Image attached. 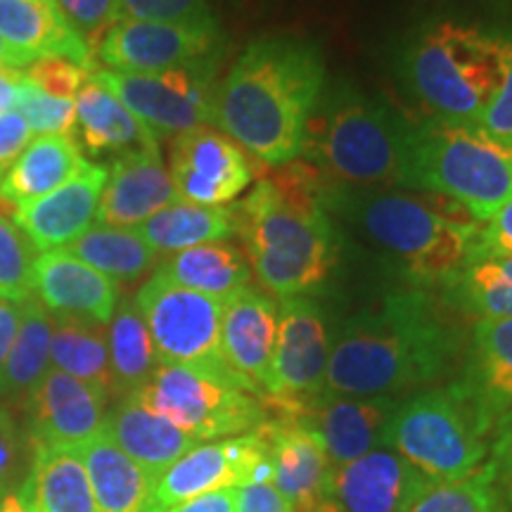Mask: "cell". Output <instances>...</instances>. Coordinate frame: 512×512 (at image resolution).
Listing matches in <instances>:
<instances>
[{"label": "cell", "mask_w": 512, "mask_h": 512, "mask_svg": "<svg viewBox=\"0 0 512 512\" xmlns=\"http://www.w3.org/2000/svg\"><path fill=\"white\" fill-rule=\"evenodd\" d=\"M325 93V62L297 38L249 43L216 83V131L264 166H287L304 152L306 133Z\"/></svg>", "instance_id": "obj_1"}, {"label": "cell", "mask_w": 512, "mask_h": 512, "mask_svg": "<svg viewBox=\"0 0 512 512\" xmlns=\"http://www.w3.org/2000/svg\"><path fill=\"white\" fill-rule=\"evenodd\" d=\"M456 351V332L425 294H389L380 309L351 320L330 347L325 392L394 399L446 375Z\"/></svg>", "instance_id": "obj_2"}, {"label": "cell", "mask_w": 512, "mask_h": 512, "mask_svg": "<svg viewBox=\"0 0 512 512\" xmlns=\"http://www.w3.org/2000/svg\"><path fill=\"white\" fill-rule=\"evenodd\" d=\"M238 235L259 283L280 299L306 297L335 266V230L309 171L259 181L235 204Z\"/></svg>", "instance_id": "obj_3"}, {"label": "cell", "mask_w": 512, "mask_h": 512, "mask_svg": "<svg viewBox=\"0 0 512 512\" xmlns=\"http://www.w3.org/2000/svg\"><path fill=\"white\" fill-rule=\"evenodd\" d=\"M342 202L370 242L399 259L420 285H451L482 235V223L441 195L425 202L403 192H370Z\"/></svg>", "instance_id": "obj_4"}, {"label": "cell", "mask_w": 512, "mask_h": 512, "mask_svg": "<svg viewBox=\"0 0 512 512\" xmlns=\"http://www.w3.org/2000/svg\"><path fill=\"white\" fill-rule=\"evenodd\" d=\"M413 121L354 88L323 93L302 155L325 174L354 185H403L411 157Z\"/></svg>", "instance_id": "obj_5"}, {"label": "cell", "mask_w": 512, "mask_h": 512, "mask_svg": "<svg viewBox=\"0 0 512 512\" xmlns=\"http://www.w3.org/2000/svg\"><path fill=\"white\" fill-rule=\"evenodd\" d=\"M403 188L446 197L486 223L512 197V145L472 124L413 121Z\"/></svg>", "instance_id": "obj_6"}, {"label": "cell", "mask_w": 512, "mask_h": 512, "mask_svg": "<svg viewBox=\"0 0 512 512\" xmlns=\"http://www.w3.org/2000/svg\"><path fill=\"white\" fill-rule=\"evenodd\" d=\"M505 41L453 22L427 27L406 50L403 76L434 119L479 126L503 81Z\"/></svg>", "instance_id": "obj_7"}, {"label": "cell", "mask_w": 512, "mask_h": 512, "mask_svg": "<svg viewBox=\"0 0 512 512\" xmlns=\"http://www.w3.org/2000/svg\"><path fill=\"white\" fill-rule=\"evenodd\" d=\"M491 430L496 420L463 380L399 401L387 446L432 482H453L484 463Z\"/></svg>", "instance_id": "obj_8"}, {"label": "cell", "mask_w": 512, "mask_h": 512, "mask_svg": "<svg viewBox=\"0 0 512 512\" xmlns=\"http://www.w3.org/2000/svg\"><path fill=\"white\" fill-rule=\"evenodd\" d=\"M136 306L150 330L159 366L202 370L209 375L228 377L249 389L223 361L221 299L188 290L171 280L162 268H157L152 278L138 290Z\"/></svg>", "instance_id": "obj_9"}, {"label": "cell", "mask_w": 512, "mask_h": 512, "mask_svg": "<svg viewBox=\"0 0 512 512\" xmlns=\"http://www.w3.org/2000/svg\"><path fill=\"white\" fill-rule=\"evenodd\" d=\"M138 399L200 441L240 437L268 420L264 401L240 382L183 366H159Z\"/></svg>", "instance_id": "obj_10"}, {"label": "cell", "mask_w": 512, "mask_h": 512, "mask_svg": "<svg viewBox=\"0 0 512 512\" xmlns=\"http://www.w3.org/2000/svg\"><path fill=\"white\" fill-rule=\"evenodd\" d=\"M223 31L216 17L197 22L119 19L100 38L95 55L110 72L159 74L171 69H216Z\"/></svg>", "instance_id": "obj_11"}, {"label": "cell", "mask_w": 512, "mask_h": 512, "mask_svg": "<svg viewBox=\"0 0 512 512\" xmlns=\"http://www.w3.org/2000/svg\"><path fill=\"white\" fill-rule=\"evenodd\" d=\"M330 339L323 313L309 297L280 299L278 335L271 377L264 394L266 411L275 418H297L325 392Z\"/></svg>", "instance_id": "obj_12"}, {"label": "cell", "mask_w": 512, "mask_h": 512, "mask_svg": "<svg viewBox=\"0 0 512 512\" xmlns=\"http://www.w3.org/2000/svg\"><path fill=\"white\" fill-rule=\"evenodd\" d=\"M216 69H171L159 74H124L95 67L91 76L124 102L157 140L176 138L214 121Z\"/></svg>", "instance_id": "obj_13"}, {"label": "cell", "mask_w": 512, "mask_h": 512, "mask_svg": "<svg viewBox=\"0 0 512 512\" xmlns=\"http://www.w3.org/2000/svg\"><path fill=\"white\" fill-rule=\"evenodd\" d=\"M169 174L178 202L226 207L249 190L252 157L214 126H197L171 140Z\"/></svg>", "instance_id": "obj_14"}, {"label": "cell", "mask_w": 512, "mask_h": 512, "mask_svg": "<svg viewBox=\"0 0 512 512\" xmlns=\"http://www.w3.org/2000/svg\"><path fill=\"white\" fill-rule=\"evenodd\" d=\"M247 482H273L271 451L259 427L240 437L200 444L176 460L157 484L166 510L195 496L238 489Z\"/></svg>", "instance_id": "obj_15"}, {"label": "cell", "mask_w": 512, "mask_h": 512, "mask_svg": "<svg viewBox=\"0 0 512 512\" xmlns=\"http://www.w3.org/2000/svg\"><path fill=\"white\" fill-rule=\"evenodd\" d=\"M432 479L394 448L382 446L332 470L318 512H408Z\"/></svg>", "instance_id": "obj_16"}, {"label": "cell", "mask_w": 512, "mask_h": 512, "mask_svg": "<svg viewBox=\"0 0 512 512\" xmlns=\"http://www.w3.org/2000/svg\"><path fill=\"white\" fill-rule=\"evenodd\" d=\"M107 401L105 389L50 368L24 399L29 439L79 448L105 427Z\"/></svg>", "instance_id": "obj_17"}, {"label": "cell", "mask_w": 512, "mask_h": 512, "mask_svg": "<svg viewBox=\"0 0 512 512\" xmlns=\"http://www.w3.org/2000/svg\"><path fill=\"white\" fill-rule=\"evenodd\" d=\"M399 401L392 396H339L323 392L297 415L328 453L332 467L347 465L375 448L387 446Z\"/></svg>", "instance_id": "obj_18"}, {"label": "cell", "mask_w": 512, "mask_h": 512, "mask_svg": "<svg viewBox=\"0 0 512 512\" xmlns=\"http://www.w3.org/2000/svg\"><path fill=\"white\" fill-rule=\"evenodd\" d=\"M278 335V304L266 292L242 287L223 302L221 354L226 366L264 399Z\"/></svg>", "instance_id": "obj_19"}, {"label": "cell", "mask_w": 512, "mask_h": 512, "mask_svg": "<svg viewBox=\"0 0 512 512\" xmlns=\"http://www.w3.org/2000/svg\"><path fill=\"white\" fill-rule=\"evenodd\" d=\"M176 202L178 195L162 152L159 147H143L114 157L95 221L112 228H138Z\"/></svg>", "instance_id": "obj_20"}, {"label": "cell", "mask_w": 512, "mask_h": 512, "mask_svg": "<svg viewBox=\"0 0 512 512\" xmlns=\"http://www.w3.org/2000/svg\"><path fill=\"white\" fill-rule=\"evenodd\" d=\"M34 292L50 316L110 325L119 306V287L112 278L83 264L67 249L43 252L34 264Z\"/></svg>", "instance_id": "obj_21"}, {"label": "cell", "mask_w": 512, "mask_h": 512, "mask_svg": "<svg viewBox=\"0 0 512 512\" xmlns=\"http://www.w3.org/2000/svg\"><path fill=\"white\" fill-rule=\"evenodd\" d=\"M105 181V166L88 162L72 181L27 207L15 209L12 221L27 235L36 252L64 249L93 226Z\"/></svg>", "instance_id": "obj_22"}, {"label": "cell", "mask_w": 512, "mask_h": 512, "mask_svg": "<svg viewBox=\"0 0 512 512\" xmlns=\"http://www.w3.org/2000/svg\"><path fill=\"white\" fill-rule=\"evenodd\" d=\"M259 430L271 451L275 489L294 512H318L335 470L320 441L290 418H268Z\"/></svg>", "instance_id": "obj_23"}, {"label": "cell", "mask_w": 512, "mask_h": 512, "mask_svg": "<svg viewBox=\"0 0 512 512\" xmlns=\"http://www.w3.org/2000/svg\"><path fill=\"white\" fill-rule=\"evenodd\" d=\"M0 38L34 62L62 57L95 69L91 48L55 0H0Z\"/></svg>", "instance_id": "obj_24"}, {"label": "cell", "mask_w": 512, "mask_h": 512, "mask_svg": "<svg viewBox=\"0 0 512 512\" xmlns=\"http://www.w3.org/2000/svg\"><path fill=\"white\" fill-rule=\"evenodd\" d=\"M102 430L110 434L114 444L128 458L136 460L147 475L155 477L157 482L176 460H181L192 448L204 444L192 434L178 430L174 422L162 418L150 406H145L138 399V394L121 396L114 411L105 418Z\"/></svg>", "instance_id": "obj_25"}, {"label": "cell", "mask_w": 512, "mask_h": 512, "mask_svg": "<svg viewBox=\"0 0 512 512\" xmlns=\"http://www.w3.org/2000/svg\"><path fill=\"white\" fill-rule=\"evenodd\" d=\"M98 512H164L157 479L126 456L105 430L79 446Z\"/></svg>", "instance_id": "obj_26"}, {"label": "cell", "mask_w": 512, "mask_h": 512, "mask_svg": "<svg viewBox=\"0 0 512 512\" xmlns=\"http://www.w3.org/2000/svg\"><path fill=\"white\" fill-rule=\"evenodd\" d=\"M76 126L74 140L91 157L126 155V152L159 147L155 133L133 117L117 95H112L88 74L86 83L74 98Z\"/></svg>", "instance_id": "obj_27"}, {"label": "cell", "mask_w": 512, "mask_h": 512, "mask_svg": "<svg viewBox=\"0 0 512 512\" xmlns=\"http://www.w3.org/2000/svg\"><path fill=\"white\" fill-rule=\"evenodd\" d=\"M17 496L27 512H98L86 465L74 446L34 444Z\"/></svg>", "instance_id": "obj_28"}, {"label": "cell", "mask_w": 512, "mask_h": 512, "mask_svg": "<svg viewBox=\"0 0 512 512\" xmlns=\"http://www.w3.org/2000/svg\"><path fill=\"white\" fill-rule=\"evenodd\" d=\"M86 164L74 136H38L0 183V202L12 209L27 207L72 181Z\"/></svg>", "instance_id": "obj_29"}, {"label": "cell", "mask_w": 512, "mask_h": 512, "mask_svg": "<svg viewBox=\"0 0 512 512\" xmlns=\"http://www.w3.org/2000/svg\"><path fill=\"white\" fill-rule=\"evenodd\" d=\"M465 382L496 425L512 413V318H482L475 325Z\"/></svg>", "instance_id": "obj_30"}, {"label": "cell", "mask_w": 512, "mask_h": 512, "mask_svg": "<svg viewBox=\"0 0 512 512\" xmlns=\"http://www.w3.org/2000/svg\"><path fill=\"white\" fill-rule=\"evenodd\" d=\"M157 254H176L183 249L223 242L238 235V211L233 207H202L176 202L157 211L136 228Z\"/></svg>", "instance_id": "obj_31"}, {"label": "cell", "mask_w": 512, "mask_h": 512, "mask_svg": "<svg viewBox=\"0 0 512 512\" xmlns=\"http://www.w3.org/2000/svg\"><path fill=\"white\" fill-rule=\"evenodd\" d=\"M159 268L178 285L216 297L221 302H226L252 280L247 254L226 240L169 254V259L162 261Z\"/></svg>", "instance_id": "obj_32"}, {"label": "cell", "mask_w": 512, "mask_h": 512, "mask_svg": "<svg viewBox=\"0 0 512 512\" xmlns=\"http://www.w3.org/2000/svg\"><path fill=\"white\" fill-rule=\"evenodd\" d=\"M107 349H110L112 394H138L159 368L150 330L133 299L119 302L114 311L107 325Z\"/></svg>", "instance_id": "obj_33"}, {"label": "cell", "mask_w": 512, "mask_h": 512, "mask_svg": "<svg viewBox=\"0 0 512 512\" xmlns=\"http://www.w3.org/2000/svg\"><path fill=\"white\" fill-rule=\"evenodd\" d=\"M22 320L5 366L0 370V396L19 399L43 380L50 370V339H53V316L43 309L36 297L19 302Z\"/></svg>", "instance_id": "obj_34"}, {"label": "cell", "mask_w": 512, "mask_h": 512, "mask_svg": "<svg viewBox=\"0 0 512 512\" xmlns=\"http://www.w3.org/2000/svg\"><path fill=\"white\" fill-rule=\"evenodd\" d=\"M83 264L93 266L114 283H133L152 271L157 264L159 254L147 242L140 238L136 228H112L95 223L76 238L72 245L64 247Z\"/></svg>", "instance_id": "obj_35"}, {"label": "cell", "mask_w": 512, "mask_h": 512, "mask_svg": "<svg viewBox=\"0 0 512 512\" xmlns=\"http://www.w3.org/2000/svg\"><path fill=\"white\" fill-rule=\"evenodd\" d=\"M105 328L107 325L53 316L50 368L105 389L112 396V368Z\"/></svg>", "instance_id": "obj_36"}, {"label": "cell", "mask_w": 512, "mask_h": 512, "mask_svg": "<svg viewBox=\"0 0 512 512\" xmlns=\"http://www.w3.org/2000/svg\"><path fill=\"white\" fill-rule=\"evenodd\" d=\"M451 287L460 304L472 313L482 318H512V256L489 252L477 242Z\"/></svg>", "instance_id": "obj_37"}, {"label": "cell", "mask_w": 512, "mask_h": 512, "mask_svg": "<svg viewBox=\"0 0 512 512\" xmlns=\"http://www.w3.org/2000/svg\"><path fill=\"white\" fill-rule=\"evenodd\" d=\"M496 470L486 460L475 472L453 482H432L408 512H505Z\"/></svg>", "instance_id": "obj_38"}, {"label": "cell", "mask_w": 512, "mask_h": 512, "mask_svg": "<svg viewBox=\"0 0 512 512\" xmlns=\"http://www.w3.org/2000/svg\"><path fill=\"white\" fill-rule=\"evenodd\" d=\"M38 254L15 221L0 216V299L24 302L34 297V264Z\"/></svg>", "instance_id": "obj_39"}, {"label": "cell", "mask_w": 512, "mask_h": 512, "mask_svg": "<svg viewBox=\"0 0 512 512\" xmlns=\"http://www.w3.org/2000/svg\"><path fill=\"white\" fill-rule=\"evenodd\" d=\"M17 107L19 114L29 124L31 133H38V136H74V100L53 98V95L43 93L34 81L27 79L24 72L22 79H19Z\"/></svg>", "instance_id": "obj_40"}, {"label": "cell", "mask_w": 512, "mask_h": 512, "mask_svg": "<svg viewBox=\"0 0 512 512\" xmlns=\"http://www.w3.org/2000/svg\"><path fill=\"white\" fill-rule=\"evenodd\" d=\"M31 456L34 441L22 432L12 413L0 406V498L17 494L29 472Z\"/></svg>", "instance_id": "obj_41"}, {"label": "cell", "mask_w": 512, "mask_h": 512, "mask_svg": "<svg viewBox=\"0 0 512 512\" xmlns=\"http://www.w3.org/2000/svg\"><path fill=\"white\" fill-rule=\"evenodd\" d=\"M209 17H214L209 0H117V22H197Z\"/></svg>", "instance_id": "obj_42"}, {"label": "cell", "mask_w": 512, "mask_h": 512, "mask_svg": "<svg viewBox=\"0 0 512 512\" xmlns=\"http://www.w3.org/2000/svg\"><path fill=\"white\" fill-rule=\"evenodd\" d=\"M29 81H34L43 93L53 95V98L74 100L76 93L86 83L91 69L81 67V64L62 60V57H46V60H36L24 69Z\"/></svg>", "instance_id": "obj_43"}, {"label": "cell", "mask_w": 512, "mask_h": 512, "mask_svg": "<svg viewBox=\"0 0 512 512\" xmlns=\"http://www.w3.org/2000/svg\"><path fill=\"white\" fill-rule=\"evenodd\" d=\"M55 3L88 43L91 53H95L105 31L117 22V0H55Z\"/></svg>", "instance_id": "obj_44"}, {"label": "cell", "mask_w": 512, "mask_h": 512, "mask_svg": "<svg viewBox=\"0 0 512 512\" xmlns=\"http://www.w3.org/2000/svg\"><path fill=\"white\" fill-rule=\"evenodd\" d=\"M479 128L512 145V43H505L503 81L482 114Z\"/></svg>", "instance_id": "obj_45"}, {"label": "cell", "mask_w": 512, "mask_h": 512, "mask_svg": "<svg viewBox=\"0 0 512 512\" xmlns=\"http://www.w3.org/2000/svg\"><path fill=\"white\" fill-rule=\"evenodd\" d=\"M31 128L19 112L0 114V183L31 143Z\"/></svg>", "instance_id": "obj_46"}, {"label": "cell", "mask_w": 512, "mask_h": 512, "mask_svg": "<svg viewBox=\"0 0 512 512\" xmlns=\"http://www.w3.org/2000/svg\"><path fill=\"white\" fill-rule=\"evenodd\" d=\"M235 494V512H294L273 482H247Z\"/></svg>", "instance_id": "obj_47"}, {"label": "cell", "mask_w": 512, "mask_h": 512, "mask_svg": "<svg viewBox=\"0 0 512 512\" xmlns=\"http://www.w3.org/2000/svg\"><path fill=\"white\" fill-rule=\"evenodd\" d=\"M496 441L491 448V465L496 470V482L501 486L505 505L512 508V413L503 415L496 425Z\"/></svg>", "instance_id": "obj_48"}, {"label": "cell", "mask_w": 512, "mask_h": 512, "mask_svg": "<svg viewBox=\"0 0 512 512\" xmlns=\"http://www.w3.org/2000/svg\"><path fill=\"white\" fill-rule=\"evenodd\" d=\"M479 242L489 252L512 256V197L486 221Z\"/></svg>", "instance_id": "obj_49"}, {"label": "cell", "mask_w": 512, "mask_h": 512, "mask_svg": "<svg viewBox=\"0 0 512 512\" xmlns=\"http://www.w3.org/2000/svg\"><path fill=\"white\" fill-rule=\"evenodd\" d=\"M235 489L211 491V494L195 496L190 501L171 505L166 512H235Z\"/></svg>", "instance_id": "obj_50"}, {"label": "cell", "mask_w": 512, "mask_h": 512, "mask_svg": "<svg viewBox=\"0 0 512 512\" xmlns=\"http://www.w3.org/2000/svg\"><path fill=\"white\" fill-rule=\"evenodd\" d=\"M19 320H22V306L0 299V370H3L5 358H8L12 342L17 337Z\"/></svg>", "instance_id": "obj_51"}, {"label": "cell", "mask_w": 512, "mask_h": 512, "mask_svg": "<svg viewBox=\"0 0 512 512\" xmlns=\"http://www.w3.org/2000/svg\"><path fill=\"white\" fill-rule=\"evenodd\" d=\"M19 79H22V72L17 69H0V114L12 112V107H17Z\"/></svg>", "instance_id": "obj_52"}, {"label": "cell", "mask_w": 512, "mask_h": 512, "mask_svg": "<svg viewBox=\"0 0 512 512\" xmlns=\"http://www.w3.org/2000/svg\"><path fill=\"white\" fill-rule=\"evenodd\" d=\"M29 64H34L31 57L12 50L8 43L0 38V69H17V72H24V67H29Z\"/></svg>", "instance_id": "obj_53"}, {"label": "cell", "mask_w": 512, "mask_h": 512, "mask_svg": "<svg viewBox=\"0 0 512 512\" xmlns=\"http://www.w3.org/2000/svg\"><path fill=\"white\" fill-rule=\"evenodd\" d=\"M0 512H27L17 494H8L0 498Z\"/></svg>", "instance_id": "obj_54"}]
</instances>
